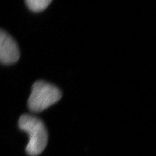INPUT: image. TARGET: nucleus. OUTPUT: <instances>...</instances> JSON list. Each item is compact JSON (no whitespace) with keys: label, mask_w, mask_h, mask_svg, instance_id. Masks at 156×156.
<instances>
[{"label":"nucleus","mask_w":156,"mask_h":156,"mask_svg":"<svg viewBox=\"0 0 156 156\" xmlns=\"http://www.w3.org/2000/svg\"><path fill=\"white\" fill-rule=\"evenodd\" d=\"M18 126L29 135L27 154L30 156L40 155L48 144V132L43 122L34 116L23 115L18 120Z\"/></svg>","instance_id":"obj_1"},{"label":"nucleus","mask_w":156,"mask_h":156,"mask_svg":"<svg viewBox=\"0 0 156 156\" xmlns=\"http://www.w3.org/2000/svg\"><path fill=\"white\" fill-rule=\"evenodd\" d=\"M51 3V0H27L26 3L31 11L39 12L45 10Z\"/></svg>","instance_id":"obj_4"},{"label":"nucleus","mask_w":156,"mask_h":156,"mask_svg":"<svg viewBox=\"0 0 156 156\" xmlns=\"http://www.w3.org/2000/svg\"><path fill=\"white\" fill-rule=\"evenodd\" d=\"M61 97L58 88L46 81H37L33 85L27 105L31 111L38 113L59 101Z\"/></svg>","instance_id":"obj_2"},{"label":"nucleus","mask_w":156,"mask_h":156,"mask_svg":"<svg viewBox=\"0 0 156 156\" xmlns=\"http://www.w3.org/2000/svg\"><path fill=\"white\" fill-rule=\"evenodd\" d=\"M20 56L15 40L8 33L0 29V62L11 65L16 62Z\"/></svg>","instance_id":"obj_3"}]
</instances>
